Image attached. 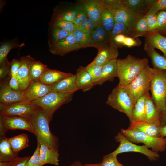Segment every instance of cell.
Listing matches in <instances>:
<instances>
[{
    "label": "cell",
    "mask_w": 166,
    "mask_h": 166,
    "mask_svg": "<svg viewBox=\"0 0 166 166\" xmlns=\"http://www.w3.org/2000/svg\"><path fill=\"white\" fill-rule=\"evenodd\" d=\"M69 166H84V165L80 161H76Z\"/></svg>",
    "instance_id": "cell-57"
},
{
    "label": "cell",
    "mask_w": 166,
    "mask_h": 166,
    "mask_svg": "<svg viewBox=\"0 0 166 166\" xmlns=\"http://www.w3.org/2000/svg\"><path fill=\"white\" fill-rule=\"evenodd\" d=\"M49 69L46 65L39 61H32L30 63L29 73L31 80L32 81H40L42 76Z\"/></svg>",
    "instance_id": "cell-31"
},
{
    "label": "cell",
    "mask_w": 166,
    "mask_h": 166,
    "mask_svg": "<svg viewBox=\"0 0 166 166\" xmlns=\"http://www.w3.org/2000/svg\"><path fill=\"white\" fill-rule=\"evenodd\" d=\"M91 36L93 47L98 49L110 45L109 34L101 24L97 26L91 33Z\"/></svg>",
    "instance_id": "cell-19"
},
{
    "label": "cell",
    "mask_w": 166,
    "mask_h": 166,
    "mask_svg": "<svg viewBox=\"0 0 166 166\" xmlns=\"http://www.w3.org/2000/svg\"><path fill=\"white\" fill-rule=\"evenodd\" d=\"M76 43L82 48L93 46L91 34L76 30L73 33Z\"/></svg>",
    "instance_id": "cell-34"
},
{
    "label": "cell",
    "mask_w": 166,
    "mask_h": 166,
    "mask_svg": "<svg viewBox=\"0 0 166 166\" xmlns=\"http://www.w3.org/2000/svg\"><path fill=\"white\" fill-rule=\"evenodd\" d=\"M148 32V27L145 14L142 16L138 21L131 37L136 38L139 37H144Z\"/></svg>",
    "instance_id": "cell-36"
},
{
    "label": "cell",
    "mask_w": 166,
    "mask_h": 166,
    "mask_svg": "<svg viewBox=\"0 0 166 166\" xmlns=\"http://www.w3.org/2000/svg\"><path fill=\"white\" fill-rule=\"evenodd\" d=\"M30 157H18L11 161L6 162L0 161V166H25Z\"/></svg>",
    "instance_id": "cell-48"
},
{
    "label": "cell",
    "mask_w": 166,
    "mask_h": 166,
    "mask_svg": "<svg viewBox=\"0 0 166 166\" xmlns=\"http://www.w3.org/2000/svg\"><path fill=\"white\" fill-rule=\"evenodd\" d=\"M76 75V83L79 90L86 92L95 86L90 75L86 70L85 67H79L77 70Z\"/></svg>",
    "instance_id": "cell-23"
},
{
    "label": "cell",
    "mask_w": 166,
    "mask_h": 166,
    "mask_svg": "<svg viewBox=\"0 0 166 166\" xmlns=\"http://www.w3.org/2000/svg\"><path fill=\"white\" fill-rule=\"evenodd\" d=\"M121 133L127 139L133 143H143L153 151L162 152L166 148V138L156 137L148 136L142 132L128 129H121Z\"/></svg>",
    "instance_id": "cell-7"
},
{
    "label": "cell",
    "mask_w": 166,
    "mask_h": 166,
    "mask_svg": "<svg viewBox=\"0 0 166 166\" xmlns=\"http://www.w3.org/2000/svg\"><path fill=\"white\" fill-rule=\"evenodd\" d=\"M147 58H139L129 55L124 59H117V77L119 84L126 85L132 81L148 64Z\"/></svg>",
    "instance_id": "cell-2"
},
{
    "label": "cell",
    "mask_w": 166,
    "mask_h": 166,
    "mask_svg": "<svg viewBox=\"0 0 166 166\" xmlns=\"http://www.w3.org/2000/svg\"><path fill=\"white\" fill-rule=\"evenodd\" d=\"M145 109V121L154 124H161L160 121V113L157 109L149 92L146 94Z\"/></svg>",
    "instance_id": "cell-25"
},
{
    "label": "cell",
    "mask_w": 166,
    "mask_h": 166,
    "mask_svg": "<svg viewBox=\"0 0 166 166\" xmlns=\"http://www.w3.org/2000/svg\"><path fill=\"white\" fill-rule=\"evenodd\" d=\"M144 49L150 58L153 68L166 70V57L159 54L155 49L144 44Z\"/></svg>",
    "instance_id": "cell-29"
},
{
    "label": "cell",
    "mask_w": 166,
    "mask_h": 166,
    "mask_svg": "<svg viewBox=\"0 0 166 166\" xmlns=\"http://www.w3.org/2000/svg\"><path fill=\"white\" fill-rule=\"evenodd\" d=\"M34 60L30 55L22 57L20 59L21 65L16 77L22 91L25 90L32 82L30 76V66L31 63Z\"/></svg>",
    "instance_id": "cell-15"
},
{
    "label": "cell",
    "mask_w": 166,
    "mask_h": 166,
    "mask_svg": "<svg viewBox=\"0 0 166 166\" xmlns=\"http://www.w3.org/2000/svg\"><path fill=\"white\" fill-rule=\"evenodd\" d=\"M0 65V79L1 81L5 78L9 73L10 74V62L7 59Z\"/></svg>",
    "instance_id": "cell-52"
},
{
    "label": "cell",
    "mask_w": 166,
    "mask_h": 166,
    "mask_svg": "<svg viewBox=\"0 0 166 166\" xmlns=\"http://www.w3.org/2000/svg\"><path fill=\"white\" fill-rule=\"evenodd\" d=\"M155 70L148 64L132 81L123 86L134 105L139 98L149 92Z\"/></svg>",
    "instance_id": "cell-3"
},
{
    "label": "cell",
    "mask_w": 166,
    "mask_h": 166,
    "mask_svg": "<svg viewBox=\"0 0 166 166\" xmlns=\"http://www.w3.org/2000/svg\"><path fill=\"white\" fill-rule=\"evenodd\" d=\"M51 23L53 27L59 28L70 33L77 30V26L72 22L55 18Z\"/></svg>",
    "instance_id": "cell-38"
},
{
    "label": "cell",
    "mask_w": 166,
    "mask_h": 166,
    "mask_svg": "<svg viewBox=\"0 0 166 166\" xmlns=\"http://www.w3.org/2000/svg\"><path fill=\"white\" fill-rule=\"evenodd\" d=\"M24 45V43L19 44L13 41L6 42L2 44L0 47V65L7 59V55L12 49L21 47Z\"/></svg>",
    "instance_id": "cell-35"
},
{
    "label": "cell",
    "mask_w": 166,
    "mask_h": 166,
    "mask_svg": "<svg viewBox=\"0 0 166 166\" xmlns=\"http://www.w3.org/2000/svg\"><path fill=\"white\" fill-rule=\"evenodd\" d=\"M104 5L113 10H118L124 7V0L103 1Z\"/></svg>",
    "instance_id": "cell-51"
},
{
    "label": "cell",
    "mask_w": 166,
    "mask_h": 166,
    "mask_svg": "<svg viewBox=\"0 0 166 166\" xmlns=\"http://www.w3.org/2000/svg\"><path fill=\"white\" fill-rule=\"evenodd\" d=\"M119 34H123L126 36L131 37V34L127 28L123 24L115 22L113 27L109 33L110 44L113 38Z\"/></svg>",
    "instance_id": "cell-39"
},
{
    "label": "cell",
    "mask_w": 166,
    "mask_h": 166,
    "mask_svg": "<svg viewBox=\"0 0 166 166\" xmlns=\"http://www.w3.org/2000/svg\"><path fill=\"white\" fill-rule=\"evenodd\" d=\"M155 69L151 81V96L157 109L160 113L165 109L166 98V70Z\"/></svg>",
    "instance_id": "cell-4"
},
{
    "label": "cell",
    "mask_w": 166,
    "mask_h": 166,
    "mask_svg": "<svg viewBox=\"0 0 166 166\" xmlns=\"http://www.w3.org/2000/svg\"><path fill=\"white\" fill-rule=\"evenodd\" d=\"M98 25L89 18H87L79 25L77 26V30L90 34Z\"/></svg>",
    "instance_id": "cell-42"
},
{
    "label": "cell",
    "mask_w": 166,
    "mask_h": 166,
    "mask_svg": "<svg viewBox=\"0 0 166 166\" xmlns=\"http://www.w3.org/2000/svg\"><path fill=\"white\" fill-rule=\"evenodd\" d=\"M17 129L26 130L34 134L28 118L17 116L0 115V136L5 135L9 130Z\"/></svg>",
    "instance_id": "cell-9"
},
{
    "label": "cell",
    "mask_w": 166,
    "mask_h": 166,
    "mask_svg": "<svg viewBox=\"0 0 166 166\" xmlns=\"http://www.w3.org/2000/svg\"><path fill=\"white\" fill-rule=\"evenodd\" d=\"M162 11H166V0H154L147 13L157 14Z\"/></svg>",
    "instance_id": "cell-44"
},
{
    "label": "cell",
    "mask_w": 166,
    "mask_h": 166,
    "mask_svg": "<svg viewBox=\"0 0 166 166\" xmlns=\"http://www.w3.org/2000/svg\"><path fill=\"white\" fill-rule=\"evenodd\" d=\"M160 123L163 126H166V98L165 101V109L160 114Z\"/></svg>",
    "instance_id": "cell-55"
},
{
    "label": "cell",
    "mask_w": 166,
    "mask_h": 166,
    "mask_svg": "<svg viewBox=\"0 0 166 166\" xmlns=\"http://www.w3.org/2000/svg\"><path fill=\"white\" fill-rule=\"evenodd\" d=\"M78 11L77 6L74 9L68 10L55 14V18L73 22Z\"/></svg>",
    "instance_id": "cell-41"
},
{
    "label": "cell",
    "mask_w": 166,
    "mask_h": 166,
    "mask_svg": "<svg viewBox=\"0 0 166 166\" xmlns=\"http://www.w3.org/2000/svg\"><path fill=\"white\" fill-rule=\"evenodd\" d=\"M157 14L158 27L154 31L166 37V11H160Z\"/></svg>",
    "instance_id": "cell-40"
},
{
    "label": "cell",
    "mask_w": 166,
    "mask_h": 166,
    "mask_svg": "<svg viewBox=\"0 0 166 166\" xmlns=\"http://www.w3.org/2000/svg\"><path fill=\"white\" fill-rule=\"evenodd\" d=\"M115 23L113 9L105 5L102 13L101 24L109 34Z\"/></svg>",
    "instance_id": "cell-33"
},
{
    "label": "cell",
    "mask_w": 166,
    "mask_h": 166,
    "mask_svg": "<svg viewBox=\"0 0 166 166\" xmlns=\"http://www.w3.org/2000/svg\"><path fill=\"white\" fill-rule=\"evenodd\" d=\"M21 65L20 60L14 59L10 62V76H16Z\"/></svg>",
    "instance_id": "cell-53"
},
{
    "label": "cell",
    "mask_w": 166,
    "mask_h": 166,
    "mask_svg": "<svg viewBox=\"0 0 166 166\" xmlns=\"http://www.w3.org/2000/svg\"><path fill=\"white\" fill-rule=\"evenodd\" d=\"M154 0H124V7L134 13L146 14Z\"/></svg>",
    "instance_id": "cell-24"
},
{
    "label": "cell",
    "mask_w": 166,
    "mask_h": 166,
    "mask_svg": "<svg viewBox=\"0 0 166 166\" xmlns=\"http://www.w3.org/2000/svg\"><path fill=\"white\" fill-rule=\"evenodd\" d=\"M113 12L115 22L124 25L131 35L138 21L144 15L134 13L124 7L118 10H113Z\"/></svg>",
    "instance_id": "cell-12"
},
{
    "label": "cell",
    "mask_w": 166,
    "mask_h": 166,
    "mask_svg": "<svg viewBox=\"0 0 166 166\" xmlns=\"http://www.w3.org/2000/svg\"><path fill=\"white\" fill-rule=\"evenodd\" d=\"M72 74L69 73L49 69L42 76L40 81L48 85H52Z\"/></svg>",
    "instance_id": "cell-26"
},
{
    "label": "cell",
    "mask_w": 166,
    "mask_h": 166,
    "mask_svg": "<svg viewBox=\"0 0 166 166\" xmlns=\"http://www.w3.org/2000/svg\"><path fill=\"white\" fill-rule=\"evenodd\" d=\"M52 85H48L40 81H32L24 91L23 101L32 102L40 98L52 91Z\"/></svg>",
    "instance_id": "cell-11"
},
{
    "label": "cell",
    "mask_w": 166,
    "mask_h": 166,
    "mask_svg": "<svg viewBox=\"0 0 166 166\" xmlns=\"http://www.w3.org/2000/svg\"><path fill=\"white\" fill-rule=\"evenodd\" d=\"M115 140L119 143L118 148L112 154L117 156L119 154L125 152H133L142 154L145 155L151 161L156 160L159 157L158 152L149 149L144 145L140 146L135 144L127 139L121 132L115 137Z\"/></svg>",
    "instance_id": "cell-8"
},
{
    "label": "cell",
    "mask_w": 166,
    "mask_h": 166,
    "mask_svg": "<svg viewBox=\"0 0 166 166\" xmlns=\"http://www.w3.org/2000/svg\"><path fill=\"white\" fill-rule=\"evenodd\" d=\"M163 126L161 124H156L145 121L136 122L132 121L128 129L142 132L148 136L156 137H160L161 129Z\"/></svg>",
    "instance_id": "cell-16"
},
{
    "label": "cell",
    "mask_w": 166,
    "mask_h": 166,
    "mask_svg": "<svg viewBox=\"0 0 166 166\" xmlns=\"http://www.w3.org/2000/svg\"><path fill=\"white\" fill-rule=\"evenodd\" d=\"M70 33L61 29L53 27L52 30L53 42L54 44L66 38Z\"/></svg>",
    "instance_id": "cell-46"
},
{
    "label": "cell",
    "mask_w": 166,
    "mask_h": 166,
    "mask_svg": "<svg viewBox=\"0 0 166 166\" xmlns=\"http://www.w3.org/2000/svg\"><path fill=\"white\" fill-rule=\"evenodd\" d=\"M117 156L112 153L104 156L102 161L100 163L101 166H119L121 163L118 161Z\"/></svg>",
    "instance_id": "cell-45"
},
{
    "label": "cell",
    "mask_w": 166,
    "mask_h": 166,
    "mask_svg": "<svg viewBox=\"0 0 166 166\" xmlns=\"http://www.w3.org/2000/svg\"><path fill=\"white\" fill-rule=\"evenodd\" d=\"M10 77V78L8 83L9 86L14 90L22 91L16 76H12Z\"/></svg>",
    "instance_id": "cell-54"
},
{
    "label": "cell",
    "mask_w": 166,
    "mask_h": 166,
    "mask_svg": "<svg viewBox=\"0 0 166 166\" xmlns=\"http://www.w3.org/2000/svg\"><path fill=\"white\" fill-rule=\"evenodd\" d=\"M103 66L97 65L93 61L85 67V69L90 75L95 85L100 79Z\"/></svg>",
    "instance_id": "cell-37"
},
{
    "label": "cell",
    "mask_w": 166,
    "mask_h": 166,
    "mask_svg": "<svg viewBox=\"0 0 166 166\" xmlns=\"http://www.w3.org/2000/svg\"><path fill=\"white\" fill-rule=\"evenodd\" d=\"M32 126L37 140L51 148L58 151L59 140L50 131L49 124L51 121L47 114L41 108L28 118Z\"/></svg>",
    "instance_id": "cell-1"
},
{
    "label": "cell",
    "mask_w": 166,
    "mask_h": 166,
    "mask_svg": "<svg viewBox=\"0 0 166 166\" xmlns=\"http://www.w3.org/2000/svg\"><path fill=\"white\" fill-rule=\"evenodd\" d=\"M119 55L117 47L112 45L98 49L97 54L93 62L103 66L110 61L117 59Z\"/></svg>",
    "instance_id": "cell-18"
},
{
    "label": "cell",
    "mask_w": 166,
    "mask_h": 166,
    "mask_svg": "<svg viewBox=\"0 0 166 166\" xmlns=\"http://www.w3.org/2000/svg\"><path fill=\"white\" fill-rule=\"evenodd\" d=\"M37 146L33 155L27 162L25 166H43L40 158V144L37 140Z\"/></svg>",
    "instance_id": "cell-43"
},
{
    "label": "cell",
    "mask_w": 166,
    "mask_h": 166,
    "mask_svg": "<svg viewBox=\"0 0 166 166\" xmlns=\"http://www.w3.org/2000/svg\"><path fill=\"white\" fill-rule=\"evenodd\" d=\"M39 142L40 158L43 165L49 164L55 166L58 165L59 164L58 151L54 150L45 144Z\"/></svg>",
    "instance_id": "cell-22"
},
{
    "label": "cell",
    "mask_w": 166,
    "mask_h": 166,
    "mask_svg": "<svg viewBox=\"0 0 166 166\" xmlns=\"http://www.w3.org/2000/svg\"><path fill=\"white\" fill-rule=\"evenodd\" d=\"M82 5L84 7L88 17L98 25L100 24L102 13L105 6L103 1L86 0Z\"/></svg>",
    "instance_id": "cell-17"
},
{
    "label": "cell",
    "mask_w": 166,
    "mask_h": 166,
    "mask_svg": "<svg viewBox=\"0 0 166 166\" xmlns=\"http://www.w3.org/2000/svg\"><path fill=\"white\" fill-rule=\"evenodd\" d=\"M142 42L138 38H135L130 36H126L123 44V46H124L128 48L135 46H139Z\"/></svg>",
    "instance_id": "cell-50"
},
{
    "label": "cell",
    "mask_w": 166,
    "mask_h": 166,
    "mask_svg": "<svg viewBox=\"0 0 166 166\" xmlns=\"http://www.w3.org/2000/svg\"><path fill=\"white\" fill-rule=\"evenodd\" d=\"M73 94L52 91L32 102L42 108L51 121L54 113L63 105L71 101Z\"/></svg>",
    "instance_id": "cell-6"
},
{
    "label": "cell",
    "mask_w": 166,
    "mask_h": 166,
    "mask_svg": "<svg viewBox=\"0 0 166 166\" xmlns=\"http://www.w3.org/2000/svg\"><path fill=\"white\" fill-rule=\"evenodd\" d=\"M145 44L153 48H157L166 57V37L155 31L148 32L144 36Z\"/></svg>",
    "instance_id": "cell-20"
},
{
    "label": "cell",
    "mask_w": 166,
    "mask_h": 166,
    "mask_svg": "<svg viewBox=\"0 0 166 166\" xmlns=\"http://www.w3.org/2000/svg\"><path fill=\"white\" fill-rule=\"evenodd\" d=\"M117 59H113L103 66L101 76L97 85H101L107 81H113L117 77Z\"/></svg>",
    "instance_id": "cell-28"
},
{
    "label": "cell",
    "mask_w": 166,
    "mask_h": 166,
    "mask_svg": "<svg viewBox=\"0 0 166 166\" xmlns=\"http://www.w3.org/2000/svg\"><path fill=\"white\" fill-rule=\"evenodd\" d=\"M147 94V93L139 98L134 105L131 122H138L145 121L146 119L145 103Z\"/></svg>",
    "instance_id": "cell-30"
},
{
    "label": "cell",
    "mask_w": 166,
    "mask_h": 166,
    "mask_svg": "<svg viewBox=\"0 0 166 166\" xmlns=\"http://www.w3.org/2000/svg\"><path fill=\"white\" fill-rule=\"evenodd\" d=\"M41 108L33 102H21L9 105L0 104V115L17 116L28 118Z\"/></svg>",
    "instance_id": "cell-10"
},
{
    "label": "cell",
    "mask_w": 166,
    "mask_h": 166,
    "mask_svg": "<svg viewBox=\"0 0 166 166\" xmlns=\"http://www.w3.org/2000/svg\"><path fill=\"white\" fill-rule=\"evenodd\" d=\"M106 103L128 117L130 122L132 120L134 106L130 97L124 87L119 84L108 97Z\"/></svg>",
    "instance_id": "cell-5"
},
{
    "label": "cell",
    "mask_w": 166,
    "mask_h": 166,
    "mask_svg": "<svg viewBox=\"0 0 166 166\" xmlns=\"http://www.w3.org/2000/svg\"><path fill=\"white\" fill-rule=\"evenodd\" d=\"M78 11L73 23L76 26L80 25L88 17L87 13L84 6L82 5L77 6Z\"/></svg>",
    "instance_id": "cell-49"
},
{
    "label": "cell",
    "mask_w": 166,
    "mask_h": 166,
    "mask_svg": "<svg viewBox=\"0 0 166 166\" xmlns=\"http://www.w3.org/2000/svg\"><path fill=\"white\" fill-rule=\"evenodd\" d=\"M145 15L148 32L155 31L158 27L157 14L147 13Z\"/></svg>",
    "instance_id": "cell-47"
},
{
    "label": "cell",
    "mask_w": 166,
    "mask_h": 166,
    "mask_svg": "<svg viewBox=\"0 0 166 166\" xmlns=\"http://www.w3.org/2000/svg\"><path fill=\"white\" fill-rule=\"evenodd\" d=\"M81 48L76 43L73 33H70L63 40L50 44L49 50L53 54L63 56L68 53L77 50Z\"/></svg>",
    "instance_id": "cell-14"
},
{
    "label": "cell",
    "mask_w": 166,
    "mask_h": 166,
    "mask_svg": "<svg viewBox=\"0 0 166 166\" xmlns=\"http://www.w3.org/2000/svg\"><path fill=\"white\" fill-rule=\"evenodd\" d=\"M76 74H73L53 85V91L62 93H73L79 90L76 83Z\"/></svg>",
    "instance_id": "cell-21"
},
{
    "label": "cell",
    "mask_w": 166,
    "mask_h": 166,
    "mask_svg": "<svg viewBox=\"0 0 166 166\" xmlns=\"http://www.w3.org/2000/svg\"><path fill=\"white\" fill-rule=\"evenodd\" d=\"M8 139L11 148L17 153L29 146V140L26 134H20Z\"/></svg>",
    "instance_id": "cell-32"
},
{
    "label": "cell",
    "mask_w": 166,
    "mask_h": 166,
    "mask_svg": "<svg viewBox=\"0 0 166 166\" xmlns=\"http://www.w3.org/2000/svg\"><path fill=\"white\" fill-rule=\"evenodd\" d=\"M160 137L166 138V126H163L161 129Z\"/></svg>",
    "instance_id": "cell-56"
},
{
    "label": "cell",
    "mask_w": 166,
    "mask_h": 166,
    "mask_svg": "<svg viewBox=\"0 0 166 166\" xmlns=\"http://www.w3.org/2000/svg\"><path fill=\"white\" fill-rule=\"evenodd\" d=\"M18 156V154L14 152L5 135L0 136V161L13 160Z\"/></svg>",
    "instance_id": "cell-27"
},
{
    "label": "cell",
    "mask_w": 166,
    "mask_h": 166,
    "mask_svg": "<svg viewBox=\"0 0 166 166\" xmlns=\"http://www.w3.org/2000/svg\"><path fill=\"white\" fill-rule=\"evenodd\" d=\"M119 166H124L123 165V164H120Z\"/></svg>",
    "instance_id": "cell-59"
},
{
    "label": "cell",
    "mask_w": 166,
    "mask_h": 166,
    "mask_svg": "<svg viewBox=\"0 0 166 166\" xmlns=\"http://www.w3.org/2000/svg\"><path fill=\"white\" fill-rule=\"evenodd\" d=\"M84 166H101L100 163H98L96 164H85L84 165Z\"/></svg>",
    "instance_id": "cell-58"
},
{
    "label": "cell",
    "mask_w": 166,
    "mask_h": 166,
    "mask_svg": "<svg viewBox=\"0 0 166 166\" xmlns=\"http://www.w3.org/2000/svg\"><path fill=\"white\" fill-rule=\"evenodd\" d=\"M24 91H17L12 89L7 82H1L0 89V104L9 105L23 102Z\"/></svg>",
    "instance_id": "cell-13"
}]
</instances>
